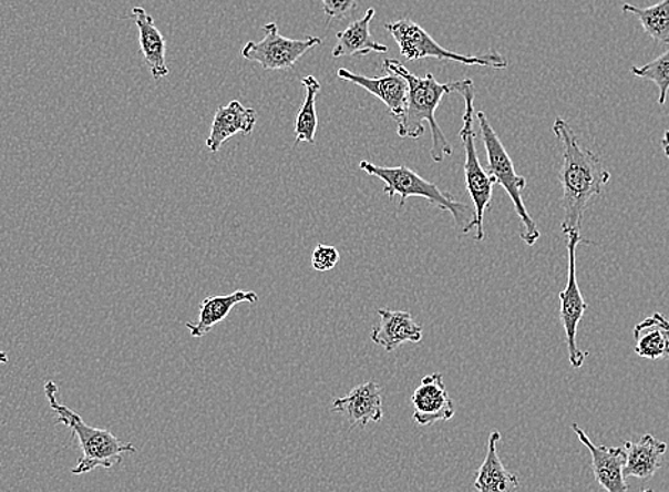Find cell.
<instances>
[{"label": "cell", "instance_id": "83f0119b", "mask_svg": "<svg viewBox=\"0 0 669 492\" xmlns=\"http://www.w3.org/2000/svg\"><path fill=\"white\" fill-rule=\"evenodd\" d=\"M9 361V356L7 351L0 350V365H7Z\"/></svg>", "mask_w": 669, "mask_h": 492}, {"label": "cell", "instance_id": "4316f807", "mask_svg": "<svg viewBox=\"0 0 669 492\" xmlns=\"http://www.w3.org/2000/svg\"><path fill=\"white\" fill-rule=\"evenodd\" d=\"M661 144L663 153H666L667 158L669 160V130H667L666 134H663Z\"/></svg>", "mask_w": 669, "mask_h": 492}, {"label": "cell", "instance_id": "cb8c5ba5", "mask_svg": "<svg viewBox=\"0 0 669 492\" xmlns=\"http://www.w3.org/2000/svg\"><path fill=\"white\" fill-rule=\"evenodd\" d=\"M631 73L636 78L650 80V82L656 84L658 92H660L658 103L661 105L667 103L669 92V50L661 54L660 58L644 64L641 68H632Z\"/></svg>", "mask_w": 669, "mask_h": 492}, {"label": "cell", "instance_id": "f1b7e54d", "mask_svg": "<svg viewBox=\"0 0 669 492\" xmlns=\"http://www.w3.org/2000/svg\"><path fill=\"white\" fill-rule=\"evenodd\" d=\"M641 492H653L652 490H642Z\"/></svg>", "mask_w": 669, "mask_h": 492}, {"label": "cell", "instance_id": "30bf717a", "mask_svg": "<svg viewBox=\"0 0 669 492\" xmlns=\"http://www.w3.org/2000/svg\"><path fill=\"white\" fill-rule=\"evenodd\" d=\"M412 404L413 420L422 427L452 420L456 411L441 373L429 375L422 379L421 386L412 394Z\"/></svg>", "mask_w": 669, "mask_h": 492}, {"label": "cell", "instance_id": "d4e9b609", "mask_svg": "<svg viewBox=\"0 0 669 492\" xmlns=\"http://www.w3.org/2000/svg\"><path fill=\"white\" fill-rule=\"evenodd\" d=\"M341 255L339 250L331 245H317L312 253V268L318 273H328L338 265Z\"/></svg>", "mask_w": 669, "mask_h": 492}, {"label": "cell", "instance_id": "7a4b0ae2", "mask_svg": "<svg viewBox=\"0 0 669 492\" xmlns=\"http://www.w3.org/2000/svg\"><path fill=\"white\" fill-rule=\"evenodd\" d=\"M383 70L387 73L398 74L408 82L406 104L403 114L397 120L399 137L412 140L422 137L424 123H428L432 133V160L442 163L447 155L453 154V147L434 114L444 95L457 93L459 82L439 83L432 73H428L424 78L416 76L397 59L384 60Z\"/></svg>", "mask_w": 669, "mask_h": 492}, {"label": "cell", "instance_id": "603a6c76", "mask_svg": "<svg viewBox=\"0 0 669 492\" xmlns=\"http://www.w3.org/2000/svg\"><path fill=\"white\" fill-rule=\"evenodd\" d=\"M622 12L631 13L640 20L644 32L653 42L669 44V0H661L650 8H638L626 3L622 4Z\"/></svg>", "mask_w": 669, "mask_h": 492}, {"label": "cell", "instance_id": "9c48e42d", "mask_svg": "<svg viewBox=\"0 0 669 492\" xmlns=\"http://www.w3.org/2000/svg\"><path fill=\"white\" fill-rule=\"evenodd\" d=\"M263 29L266 37L259 42H248L241 53L244 59L261 64L264 70L292 69L303 54L322 43L321 38H284L276 22L267 23Z\"/></svg>", "mask_w": 669, "mask_h": 492}, {"label": "cell", "instance_id": "2e32d148", "mask_svg": "<svg viewBox=\"0 0 669 492\" xmlns=\"http://www.w3.org/2000/svg\"><path fill=\"white\" fill-rule=\"evenodd\" d=\"M259 296L254 290H236L228 295L209 296L199 305L197 322H187V329L193 338H203L213 330L214 326L228 318L231 310L239 304H258Z\"/></svg>", "mask_w": 669, "mask_h": 492}, {"label": "cell", "instance_id": "277c9868", "mask_svg": "<svg viewBox=\"0 0 669 492\" xmlns=\"http://www.w3.org/2000/svg\"><path fill=\"white\" fill-rule=\"evenodd\" d=\"M359 168L372 175V177L382 180L384 183L383 193L388 194L389 198L393 199L397 195H401L399 208H402L411 197L424 198L434 207L451 214L463 234L471 233L474 228V211L469 208L466 204L459 203L453 195L443 193L436 184L421 177L406 165L379 167V165L369 162H361Z\"/></svg>", "mask_w": 669, "mask_h": 492}, {"label": "cell", "instance_id": "9a60e30c", "mask_svg": "<svg viewBox=\"0 0 669 492\" xmlns=\"http://www.w3.org/2000/svg\"><path fill=\"white\" fill-rule=\"evenodd\" d=\"M378 315L381 322L372 330L373 344L387 351H393L406 341L411 344L422 341V326L414 322L411 314L403 310L379 309Z\"/></svg>", "mask_w": 669, "mask_h": 492}, {"label": "cell", "instance_id": "8fae6325", "mask_svg": "<svg viewBox=\"0 0 669 492\" xmlns=\"http://www.w3.org/2000/svg\"><path fill=\"white\" fill-rule=\"evenodd\" d=\"M332 411L341 414L351 429H364L369 423H379L383 417L381 388L374 381L359 385L344 398L334 399Z\"/></svg>", "mask_w": 669, "mask_h": 492}, {"label": "cell", "instance_id": "d6986e66", "mask_svg": "<svg viewBox=\"0 0 669 492\" xmlns=\"http://www.w3.org/2000/svg\"><path fill=\"white\" fill-rule=\"evenodd\" d=\"M377 10L368 9L362 19L354 20L342 32L334 34L337 47L332 50L333 58L367 57L369 53H387V44L379 43L371 34V22Z\"/></svg>", "mask_w": 669, "mask_h": 492}, {"label": "cell", "instance_id": "7c38bea8", "mask_svg": "<svg viewBox=\"0 0 669 492\" xmlns=\"http://www.w3.org/2000/svg\"><path fill=\"white\" fill-rule=\"evenodd\" d=\"M573 430L578 440L591 453V469L597 483L607 492H628L626 476H624V467L627 461L626 450L622 447L594 444L577 423L573 424Z\"/></svg>", "mask_w": 669, "mask_h": 492}, {"label": "cell", "instance_id": "5b68a950", "mask_svg": "<svg viewBox=\"0 0 669 492\" xmlns=\"http://www.w3.org/2000/svg\"><path fill=\"white\" fill-rule=\"evenodd\" d=\"M457 93L462 94L466 110L463 114L461 139L464 148V181L474 205V228L476 239H484V214L491 208L493 187L496 185L491 174L482 167L476 150V133H474V84L471 79L459 82Z\"/></svg>", "mask_w": 669, "mask_h": 492}, {"label": "cell", "instance_id": "5bb4252c", "mask_svg": "<svg viewBox=\"0 0 669 492\" xmlns=\"http://www.w3.org/2000/svg\"><path fill=\"white\" fill-rule=\"evenodd\" d=\"M338 78L352 84L359 85L367 92L377 95L381 102L387 105L389 114L394 122L403 114L404 104L408 98V82L402 76L394 73H388L383 78H368L363 74L352 73L348 69H339Z\"/></svg>", "mask_w": 669, "mask_h": 492}, {"label": "cell", "instance_id": "ffe728a7", "mask_svg": "<svg viewBox=\"0 0 669 492\" xmlns=\"http://www.w3.org/2000/svg\"><path fill=\"white\" fill-rule=\"evenodd\" d=\"M502 439L498 431L488 437L487 454L474 480L477 492H518V479L503 465L497 453V443Z\"/></svg>", "mask_w": 669, "mask_h": 492}, {"label": "cell", "instance_id": "4fadbf2b", "mask_svg": "<svg viewBox=\"0 0 669 492\" xmlns=\"http://www.w3.org/2000/svg\"><path fill=\"white\" fill-rule=\"evenodd\" d=\"M258 114L256 110L244 107L238 100L218 107L214 115L212 132H209L206 145L209 152L216 154L228 139L236 134L249 135L256 129Z\"/></svg>", "mask_w": 669, "mask_h": 492}, {"label": "cell", "instance_id": "ac0fdd59", "mask_svg": "<svg viewBox=\"0 0 669 492\" xmlns=\"http://www.w3.org/2000/svg\"><path fill=\"white\" fill-rule=\"evenodd\" d=\"M627 461L624 467V476H634V479L650 480L661 469L662 457L666 455L668 445L663 441L657 440L652 434L641 437L640 441H627L624 444Z\"/></svg>", "mask_w": 669, "mask_h": 492}, {"label": "cell", "instance_id": "ba28073f", "mask_svg": "<svg viewBox=\"0 0 669 492\" xmlns=\"http://www.w3.org/2000/svg\"><path fill=\"white\" fill-rule=\"evenodd\" d=\"M588 243L590 240H584L580 233L567 235L568 278L566 288L560 293V319L566 334L568 359L574 369H580L588 356L577 346L578 325L588 309L577 283V246Z\"/></svg>", "mask_w": 669, "mask_h": 492}, {"label": "cell", "instance_id": "6da1fadb", "mask_svg": "<svg viewBox=\"0 0 669 492\" xmlns=\"http://www.w3.org/2000/svg\"><path fill=\"white\" fill-rule=\"evenodd\" d=\"M553 133L562 145L563 164L560 183L563 187V234L581 233L584 214L593 198L601 195L610 183L611 174L591 150L584 148L570 124L557 117Z\"/></svg>", "mask_w": 669, "mask_h": 492}, {"label": "cell", "instance_id": "484cf974", "mask_svg": "<svg viewBox=\"0 0 669 492\" xmlns=\"http://www.w3.org/2000/svg\"><path fill=\"white\" fill-rule=\"evenodd\" d=\"M322 7L328 19H343L357 9V0H322Z\"/></svg>", "mask_w": 669, "mask_h": 492}, {"label": "cell", "instance_id": "8992f818", "mask_svg": "<svg viewBox=\"0 0 669 492\" xmlns=\"http://www.w3.org/2000/svg\"><path fill=\"white\" fill-rule=\"evenodd\" d=\"M477 122L481 125L483 144L487 153L488 174L492 175L494 183L502 185L508 197L512 198L517 217L523 225L521 234L523 243L533 246L541 239V229L523 203L522 193L527 187V180L516 173L513 160L504 148L501 137L488 123L487 115L477 112Z\"/></svg>", "mask_w": 669, "mask_h": 492}, {"label": "cell", "instance_id": "44dd1931", "mask_svg": "<svg viewBox=\"0 0 669 492\" xmlns=\"http://www.w3.org/2000/svg\"><path fill=\"white\" fill-rule=\"evenodd\" d=\"M634 351L640 358L661 360L669 356V320L662 314H653L634 328Z\"/></svg>", "mask_w": 669, "mask_h": 492}, {"label": "cell", "instance_id": "3957f363", "mask_svg": "<svg viewBox=\"0 0 669 492\" xmlns=\"http://www.w3.org/2000/svg\"><path fill=\"white\" fill-rule=\"evenodd\" d=\"M58 393V385L53 380H48L44 383V394L50 408L56 414L58 423L66 426L78 437L79 444L82 447V459H79L78 465L72 469V474L80 475L96 469H112L113 465L122 463L124 455L136 453L137 449L132 443L117 439L109 430L94 429L84 423L76 411L60 403Z\"/></svg>", "mask_w": 669, "mask_h": 492}, {"label": "cell", "instance_id": "52a82bcc", "mask_svg": "<svg viewBox=\"0 0 669 492\" xmlns=\"http://www.w3.org/2000/svg\"><path fill=\"white\" fill-rule=\"evenodd\" d=\"M384 29L392 34L401 54L408 62L433 58L442 62H456L466 64V66H486L493 69H506L507 60L501 53L493 52L484 57H464V54L451 52L441 47L431 34L418 23L409 19H401L398 22L384 24Z\"/></svg>", "mask_w": 669, "mask_h": 492}, {"label": "cell", "instance_id": "7402d4cb", "mask_svg": "<svg viewBox=\"0 0 669 492\" xmlns=\"http://www.w3.org/2000/svg\"><path fill=\"white\" fill-rule=\"evenodd\" d=\"M301 83L307 90V95L296 120V145L301 143L313 145L318 129L317 95L322 88L313 76L303 78Z\"/></svg>", "mask_w": 669, "mask_h": 492}, {"label": "cell", "instance_id": "e0dca14e", "mask_svg": "<svg viewBox=\"0 0 669 492\" xmlns=\"http://www.w3.org/2000/svg\"><path fill=\"white\" fill-rule=\"evenodd\" d=\"M132 19L138 28L140 49L154 80L168 76L166 39L143 8H133Z\"/></svg>", "mask_w": 669, "mask_h": 492}]
</instances>
